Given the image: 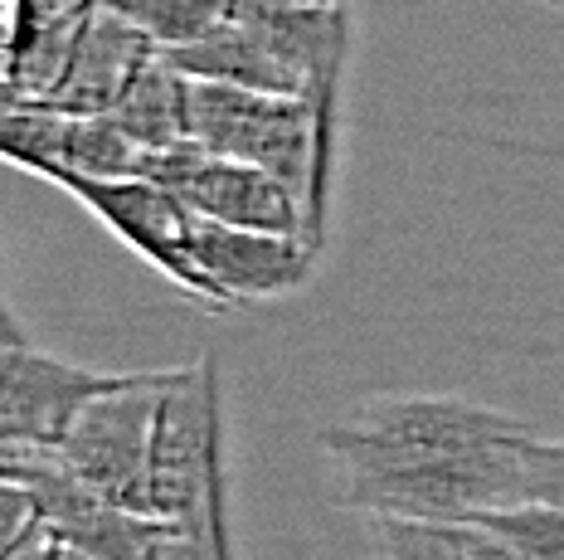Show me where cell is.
<instances>
[{
  "label": "cell",
  "instance_id": "6da1fadb",
  "mask_svg": "<svg viewBox=\"0 0 564 560\" xmlns=\"http://www.w3.org/2000/svg\"><path fill=\"white\" fill-rule=\"evenodd\" d=\"M531 439L525 419L467 395H370L316 434L346 507L404 521H473L521 502Z\"/></svg>",
  "mask_w": 564,
  "mask_h": 560
},
{
  "label": "cell",
  "instance_id": "7a4b0ae2",
  "mask_svg": "<svg viewBox=\"0 0 564 560\" xmlns=\"http://www.w3.org/2000/svg\"><path fill=\"white\" fill-rule=\"evenodd\" d=\"M151 517L171 521L199 560H239L229 521V419L215 356L181 366L161 390L151 443Z\"/></svg>",
  "mask_w": 564,
  "mask_h": 560
},
{
  "label": "cell",
  "instance_id": "3957f363",
  "mask_svg": "<svg viewBox=\"0 0 564 560\" xmlns=\"http://www.w3.org/2000/svg\"><path fill=\"white\" fill-rule=\"evenodd\" d=\"M0 473L6 487H15L30 507V521L50 531L54 541L74 546L98 560H199L171 521L147 517V511L117 507L98 497L88 483L68 473L58 449H34V443H0Z\"/></svg>",
  "mask_w": 564,
  "mask_h": 560
},
{
  "label": "cell",
  "instance_id": "277c9868",
  "mask_svg": "<svg viewBox=\"0 0 564 560\" xmlns=\"http://www.w3.org/2000/svg\"><path fill=\"white\" fill-rule=\"evenodd\" d=\"M195 84V78H191ZM195 142L215 157L249 161L302 195L312 229V185H316V118L307 98L253 93L234 84H195L191 93Z\"/></svg>",
  "mask_w": 564,
  "mask_h": 560
},
{
  "label": "cell",
  "instance_id": "5b68a950",
  "mask_svg": "<svg viewBox=\"0 0 564 560\" xmlns=\"http://www.w3.org/2000/svg\"><path fill=\"white\" fill-rule=\"evenodd\" d=\"M50 185L74 195L112 239H122L141 263H151L161 278H171L199 308H209V312L229 308L225 293L209 283V273L195 259V209L175 191L147 176L98 181V176H74V171H54Z\"/></svg>",
  "mask_w": 564,
  "mask_h": 560
},
{
  "label": "cell",
  "instance_id": "8992f818",
  "mask_svg": "<svg viewBox=\"0 0 564 560\" xmlns=\"http://www.w3.org/2000/svg\"><path fill=\"white\" fill-rule=\"evenodd\" d=\"M171 376L175 370H137V380H127L122 390L93 400L58 443L68 473L117 507L147 511L151 502V443H156L161 390Z\"/></svg>",
  "mask_w": 564,
  "mask_h": 560
},
{
  "label": "cell",
  "instance_id": "52a82bcc",
  "mask_svg": "<svg viewBox=\"0 0 564 560\" xmlns=\"http://www.w3.org/2000/svg\"><path fill=\"white\" fill-rule=\"evenodd\" d=\"M127 380H137V370H127V376L88 370L10 332L0 346V443L58 449L68 429L78 424V414L102 395L122 390Z\"/></svg>",
  "mask_w": 564,
  "mask_h": 560
},
{
  "label": "cell",
  "instance_id": "ba28073f",
  "mask_svg": "<svg viewBox=\"0 0 564 560\" xmlns=\"http://www.w3.org/2000/svg\"><path fill=\"white\" fill-rule=\"evenodd\" d=\"M0 157L40 181H50L54 171L122 181V176H141L147 151L112 118H68V112L10 103L6 122H0Z\"/></svg>",
  "mask_w": 564,
  "mask_h": 560
},
{
  "label": "cell",
  "instance_id": "9c48e42d",
  "mask_svg": "<svg viewBox=\"0 0 564 560\" xmlns=\"http://www.w3.org/2000/svg\"><path fill=\"white\" fill-rule=\"evenodd\" d=\"M195 259L209 283L225 293L229 308L239 302H273L292 298L316 278V249L297 235H263V229H234L195 215Z\"/></svg>",
  "mask_w": 564,
  "mask_h": 560
},
{
  "label": "cell",
  "instance_id": "30bf717a",
  "mask_svg": "<svg viewBox=\"0 0 564 560\" xmlns=\"http://www.w3.org/2000/svg\"><path fill=\"white\" fill-rule=\"evenodd\" d=\"M175 195H181V201L191 205L199 219H215V225L312 239L307 205H302L297 191H288L278 176L249 166V161L215 157V151H205V147H199L195 161L185 166Z\"/></svg>",
  "mask_w": 564,
  "mask_h": 560
},
{
  "label": "cell",
  "instance_id": "8fae6325",
  "mask_svg": "<svg viewBox=\"0 0 564 560\" xmlns=\"http://www.w3.org/2000/svg\"><path fill=\"white\" fill-rule=\"evenodd\" d=\"M98 10H102V0H10L6 103L50 98Z\"/></svg>",
  "mask_w": 564,
  "mask_h": 560
},
{
  "label": "cell",
  "instance_id": "7c38bea8",
  "mask_svg": "<svg viewBox=\"0 0 564 560\" xmlns=\"http://www.w3.org/2000/svg\"><path fill=\"white\" fill-rule=\"evenodd\" d=\"M161 54L137 25H127L112 10H98L93 25L78 40L74 60H68L64 78L54 84L50 98L30 103V108H50V112H68V118H108L117 108V98L127 93V84L141 74V64ZM10 108V103H6Z\"/></svg>",
  "mask_w": 564,
  "mask_h": 560
},
{
  "label": "cell",
  "instance_id": "4fadbf2b",
  "mask_svg": "<svg viewBox=\"0 0 564 560\" xmlns=\"http://www.w3.org/2000/svg\"><path fill=\"white\" fill-rule=\"evenodd\" d=\"M166 54L195 84H234V88H253V93H288V98H302V84L288 68V60H282L258 30L243 25V20H225L215 34L185 44V50H166Z\"/></svg>",
  "mask_w": 564,
  "mask_h": 560
},
{
  "label": "cell",
  "instance_id": "5bb4252c",
  "mask_svg": "<svg viewBox=\"0 0 564 560\" xmlns=\"http://www.w3.org/2000/svg\"><path fill=\"white\" fill-rule=\"evenodd\" d=\"M191 93H195V84L171 64V54L161 50L141 64V74L127 84V93L117 98V108L108 118L122 127L141 151H166V147H181L195 137Z\"/></svg>",
  "mask_w": 564,
  "mask_h": 560
},
{
  "label": "cell",
  "instance_id": "9a60e30c",
  "mask_svg": "<svg viewBox=\"0 0 564 560\" xmlns=\"http://www.w3.org/2000/svg\"><path fill=\"white\" fill-rule=\"evenodd\" d=\"M102 10L137 25L156 50H185L225 25L234 0H102Z\"/></svg>",
  "mask_w": 564,
  "mask_h": 560
},
{
  "label": "cell",
  "instance_id": "2e32d148",
  "mask_svg": "<svg viewBox=\"0 0 564 560\" xmlns=\"http://www.w3.org/2000/svg\"><path fill=\"white\" fill-rule=\"evenodd\" d=\"M477 527L511 546L521 560H564V511L545 502H511V507L477 511Z\"/></svg>",
  "mask_w": 564,
  "mask_h": 560
},
{
  "label": "cell",
  "instance_id": "e0dca14e",
  "mask_svg": "<svg viewBox=\"0 0 564 560\" xmlns=\"http://www.w3.org/2000/svg\"><path fill=\"white\" fill-rule=\"evenodd\" d=\"M375 560H467L463 521H404L370 517Z\"/></svg>",
  "mask_w": 564,
  "mask_h": 560
},
{
  "label": "cell",
  "instance_id": "ac0fdd59",
  "mask_svg": "<svg viewBox=\"0 0 564 560\" xmlns=\"http://www.w3.org/2000/svg\"><path fill=\"white\" fill-rule=\"evenodd\" d=\"M521 502H545L564 511V439L535 434L521 459Z\"/></svg>",
  "mask_w": 564,
  "mask_h": 560
},
{
  "label": "cell",
  "instance_id": "d6986e66",
  "mask_svg": "<svg viewBox=\"0 0 564 560\" xmlns=\"http://www.w3.org/2000/svg\"><path fill=\"white\" fill-rule=\"evenodd\" d=\"M6 560H98V556H84V551H74V546L54 541L50 531H40V527L30 521L25 531L6 541Z\"/></svg>",
  "mask_w": 564,
  "mask_h": 560
},
{
  "label": "cell",
  "instance_id": "ffe728a7",
  "mask_svg": "<svg viewBox=\"0 0 564 560\" xmlns=\"http://www.w3.org/2000/svg\"><path fill=\"white\" fill-rule=\"evenodd\" d=\"M463 551H467V560H521L501 536H491L487 527H477V521H463Z\"/></svg>",
  "mask_w": 564,
  "mask_h": 560
},
{
  "label": "cell",
  "instance_id": "44dd1931",
  "mask_svg": "<svg viewBox=\"0 0 564 560\" xmlns=\"http://www.w3.org/2000/svg\"><path fill=\"white\" fill-rule=\"evenodd\" d=\"M307 6H356V0H307Z\"/></svg>",
  "mask_w": 564,
  "mask_h": 560
},
{
  "label": "cell",
  "instance_id": "7402d4cb",
  "mask_svg": "<svg viewBox=\"0 0 564 560\" xmlns=\"http://www.w3.org/2000/svg\"><path fill=\"white\" fill-rule=\"evenodd\" d=\"M545 6H550V10H564V0H545Z\"/></svg>",
  "mask_w": 564,
  "mask_h": 560
}]
</instances>
